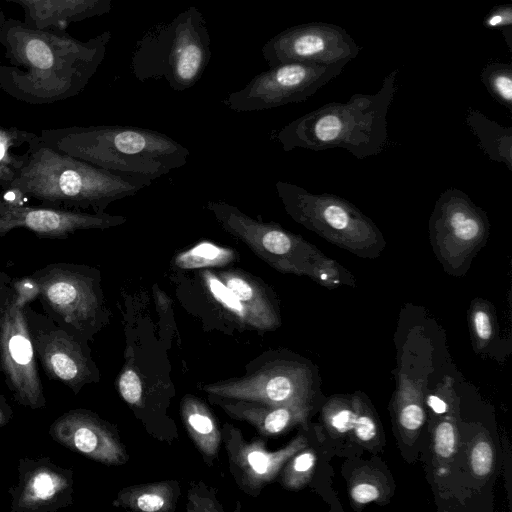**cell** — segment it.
Instances as JSON below:
<instances>
[{"label":"cell","mask_w":512,"mask_h":512,"mask_svg":"<svg viewBox=\"0 0 512 512\" xmlns=\"http://www.w3.org/2000/svg\"><path fill=\"white\" fill-rule=\"evenodd\" d=\"M110 39L109 31L81 41L64 30L35 29L0 8V88L34 105L76 96L101 64Z\"/></svg>","instance_id":"cell-1"},{"label":"cell","mask_w":512,"mask_h":512,"mask_svg":"<svg viewBox=\"0 0 512 512\" xmlns=\"http://www.w3.org/2000/svg\"><path fill=\"white\" fill-rule=\"evenodd\" d=\"M39 136L59 153L150 182L184 166L190 155L167 135L134 126H71L44 129Z\"/></svg>","instance_id":"cell-2"},{"label":"cell","mask_w":512,"mask_h":512,"mask_svg":"<svg viewBox=\"0 0 512 512\" xmlns=\"http://www.w3.org/2000/svg\"><path fill=\"white\" fill-rule=\"evenodd\" d=\"M397 72L391 71L375 94L357 93L345 103H327L291 121L277 131V142L284 151L341 148L357 159L378 155L387 143Z\"/></svg>","instance_id":"cell-3"},{"label":"cell","mask_w":512,"mask_h":512,"mask_svg":"<svg viewBox=\"0 0 512 512\" xmlns=\"http://www.w3.org/2000/svg\"><path fill=\"white\" fill-rule=\"evenodd\" d=\"M150 184L59 153L40 139L9 189L43 206L102 213L112 202L133 196Z\"/></svg>","instance_id":"cell-4"},{"label":"cell","mask_w":512,"mask_h":512,"mask_svg":"<svg viewBox=\"0 0 512 512\" xmlns=\"http://www.w3.org/2000/svg\"><path fill=\"white\" fill-rule=\"evenodd\" d=\"M205 208L222 230L281 273L308 276L330 287L354 280L338 261L277 223L252 218L223 201H208Z\"/></svg>","instance_id":"cell-5"},{"label":"cell","mask_w":512,"mask_h":512,"mask_svg":"<svg viewBox=\"0 0 512 512\" xmlns=\"http://www.w3.org/2000/svg\"><path fill=\"white\" fill-rule=\"evenodd\" d=\"M210 43L204 15L189 7L137 41L132 73L140 81L163 78L173 90L184 91L203 75L211 58Z\"/></svg>","instance_id":"cell-6"},{"label":"cell","mask_w":512,"mask_h":512,"mask_svg":"<svg viewBox=\"0 0 512 512\" xmlns=\"http://www.w3.org/2000/svg\"><path fill=\"white\" fill-rule=\"evenodd\" d=\"M275 188L287 215L329 243L363 259L374 260L383 253V233L353 203L285 181H277Z\"/></svg>","instance_id":"cell-7"},{"label":"cell","mask_w":512,"mask_h":512,"mask_svg":"<svg viewBox=\"0 0 512 512\" xmlns=\"http://www.w3.org/2000/svg\"><path fill=\"white\" fill-rule=\"evenodd\" d=\"M38 297V287L29 276L10 280L0 290V373L13 399L37 410L46 406L25 306Z\"/></svg>","instance_id":"cell-8"},{"label":"cell","mask_w":512,"mask_h":512,"mask_svg":"<svg viewBox=\"0 0 512 512\" xmlns=\"http://www.w3.org/2000/svg\"><path fill=\"white\" fill-rule=\"evenodd\" d=\"M30 277L47 316L81 335L90 336L104 314L101 275L98 269L75 263H51Z\"/></svg>","instance_id":"cell-9"},{"label":"cell","mask_w":512,"mask_h":512,"mask_svg":"<svg viewBox=\"0 0 512 512\" xmlns=\"http://www.w3.org/2000/svg\"><path fill=\"white\" fill-rule=\"evenodd\" d=\"M428 230L432 250L444 271L460 277L487 244L490 221L466 193L451 187L435 202Z\"/></svg>","instance_id":"cell-10"},{"label":"cell","mask_w":512,"mask_h":512,"mask_svg":"<svg viewBox=\"0 0 512 512\" xmlns=\"http://www.w3.org/2000/svg\"><path fill=\"white\" fill-rule=\"evenodd\" d=\"M347 63L279 64L256 75L240 90L228 94L222 103L236 112H253L303 102L338 76Z\"/></svg>","instance_id":"cell-11"},{"label":"cell","mask_w":512,"mask_h":512,"mask_svg":"<svg viewBox=\"0 0 512 512\" xmlns=\"http://www.w3.org/2000/svg\"><path fill=\"white\" fill-rule=\"evenodd\" d=\"M27 303L25 314L36 357L48 378L78 394L96 380L86 338L58 324Z\"/></svg>","instance_id":"cell-12"},{"label":"cell","mask_w":512,"mask_h":512,"mask_svg":"<svg viewBox=\"0 0 512 512\" xmlns=\"http://www.w3.org/2000/svg\"><path fill=\"white\" fill-rule=\"evenodd\" d=\"M360 51L361 47L342 27L311 22L278 33L264 44L262 55L269 67L291 62L330 65L349 62Z\"/></svg>","instance_id":"cell-13"},{"label":"cell","mask_w":512,"mask_h":512,"mask_svg":"<svg viewBox=\"0 0 512 512\" xmlns=\"http://www.w3.org/2000/svg\"><path fill=\"white\" fill-rule=\"evenodd\" d=\"M127 221L122 215L13 203L0 196V237L15 229L39 238L66 239L81 230H106Z\"/></svg>","instance_id":"cell-14"},{"label":"cell","mask_w":512,"mask_h":512,"mask_svg":"<svg viewBox=\"0 0 512 512\" xmlns=\"http://www.w3.org/2000/svg\"><path fill=\"white\" fill-rule=\"evenodd\" d=\"M9 489L12 512H55L73 503L74 474L48 456L22 457Z\"/></svg>","instance_id":"cell-15"},{"label":"cell","mask_w":512,"mask_h":512,"mask_svg":"<svg viewBox=\"0 0 512 512\" xmlns=\"http://www.w3.org/2000/svg\"><path fill=\"white\" fill-rule=\"evenodd\" d=\"M50 437L61 446L94 461L121 464L125 451L109 423L86 409H71L49 427Z\"/></svg>","instance_id":"cell-16"},{"label":"cell","mask_w":512,"mask_h":512,"mask_svg":"<svg viewBox=\"0 0 512 512\" xmlns=\"http://www.w3.org/2000/svg\"><path fill=\"white\" fill-rule=\"evenodd\" d=\"M205 389L232 400L268 405H292L298 395L293 377L276 370H263L245 379L209 385Z\"/></svg>","instance_id":"cell-17"},{"label":"cell","mask_w":512,"mask_h":512,"mask_svg":"<svg viewBox=\"0 0 512 512\" xmlns=\"http://www.w3.org/2000/svg\"><path fill=\"white\" fill-rule=\"evenodd\" d=\"M24 11V23L35 29L64 30L68 25L106 14L111 0H6Z\"/></svg>","instance_id":"cell-18"},{"label":"cell","mask_w":512,"mask_h":512,"mask_svg":"<svg viewBox=\"0 0 512 512\" xmlns=\"http://www.w3.org/2000/svg\"><path fill=\"white\" fill-rule=\"evenodd\" d=\"M216 271L245 308L247 323L258 328H267L275 322L269 290L261 279L233 267H219Z\"/></svg>","instance_id":"cell-19"},{"label":"cell","mask_w":512,"mask_h":512,"mask_svg":"<svg viewBox=\"0 0 512 512\" xmlns=\"http://www.w3.org/2000/svg\"><path fill=\"white\" fill-rule=\"evenodd\" d=\"M40 142L39 134L0 124V186L8 190Z\"/></svg>","instance_id":"cell-20"},{"label":"cell","mask_w":512,"mask_h":512,"mask_svg":"<svg viewBox=\"0 0 512 512\" xmlns=\"http://www.w3.org/2000/svg\"><path fill=\"white\" fill-rule=\"evenodd\" d=\"M465 122L476 136L484 154L512 171L511 127L500 125L474 108L468 109Z\"/></svg>","instance_id":"cell-21"},{"label":"cell","mask_w":512,"mask_h":512,"mask_svg":"<svg viewBox=\"0 0 512 512\" xmlns=\"http://www.w3.org/2000/svg\"><path fill=\"white\" fill-rule=\"evenodd\" d=\"M240 401V400H239ZM227 408L238 417L248 420L266 434H277L284 431L294 420L295 412L292 405H272L271 408L251 406L240 401Z\"/></svg>","instance_id":"cell-22"},{"label":"cell","mask_w":512,"mask_h":512,"mask_svg":"<svg viewBox=\"0 0 512 512\" xmlns=\"http://www.w3.org/2000/svg\"><path fill=\"white\" fill-rule=\"evenodd\" d=\"M237 259V251L205 241L177 254L172 264L180 270H199L225 267Z\"/></svg>","instance_id":"cell-23"},{"label":"cell","mask_w":512,"mask_h":512,"mask_svg":"<svg viewBox=\"0 0 512 512\" xmlns=\"http://www.w3.org/2000/svg\"><path fill=\"white\" fill-rule=\"evenodd\" d=\"M195 399L184 402L183 414L187 427L198 446L207 455H214L218 448L220 435L210 414Z\"/></svg>","instance_id":"cell-24"},{"label":"cell","mask_w":512,"mask_h":512,"mask_svg":"<svg viewBox=\"0 0 512 512\" xmlns=\"http://www.w3.org/2000/svg\"><path fill=\"white\" fill-rule=\"evenodd\" d=\"M481 81L489 94L512 112V66L509 63H489L481 71Z\"/></svg>","instance_id":"cell-25"},{"label":"cell","mask_w":512,"mask_h":512,"mask_svg":"<svg viewBox=\"0 0 512 512\" xmlns=\"http://www.w3.org/2000/svg\"><path fill=\"white\" fill-rule=\"evenodd\" d=\"M284 458L283 452L271 454L256 448H247L245 453L241 452L237 457L239 465L245 469L251 479L257 481L269 479Z\"/></svg>","instance_id":"cell-26"},{"label":"cell","mask_w":512,"mask_h":512,"mask_svg":"<svg viewBox=\"0 0 512 512\" xmlns=\"http://www.w3.org/2000/svg\"><path fill=\"white\" fill-rule=\"evenodd\" d=\"M485 28L501 30L508 49L512 50V5L510 3L494 6L483 19Z\"/></svg>","instance_id":"cell-27"},{"label":"cell","mask_w":512,"mask_h":512,"mask_svg":"<svg viewBox=\"0 0 512 512\" xmlns=\"http://www.w3.org/2000/svg\"><path fill=\"white\" fill-rule=\"evenodd\" d=\"M134 505L145 512L160 511L167 505V494L164 488L149 487L136 494Z\"/></svg>","instance_id":"cell-28"},{"label":"cell","mask_w":512,"mask_h":512,"mask_svg":"<svg viewBox=\"0 0 512 512\" xmlns=\"http://www.w3.org/2000/svg\"><path fill=\"white\" fill-rule=\"evenodd\" d=\"M119 392L129 404H138L142 397V384L138 374L133 369L125 370L118 381Z\"/></svg>","instance_id":"cell-29"},{"label":"cell","mask_w":512,"mask_h":512,"mask_svg":"<svg viewBox=\"0 0 512 512\" xmlns=\"http://www.w3.org/2000/svg\"><path fill=\"white\" fill-rule=\"evenodd\" d=\"M493 452L490 444L479 441L471 451V468L478 476L487 475L492 467Z\"/></svg>","instance_id":"cell-30"},{"label":"cell","mask_w":512,"mask_h":512,"mask_svg":"<svg viewBox=\"0 0 512 512\" xmlns=\"http://www.w3.org/2000/svg\"><path fill=\"white\" fill-rule=\"evenodd\" d=\"M435 451L439 456L450 457L455 452V429L449 422L440 423L435 431Z\"/></svg>","instance_id":"cell-31"},{"label":"cell","mask_w":512,"mask_h":512,"mask_svg":"<svg viewBox=\"0 0 512 512\" xmlns=\"http://www.w3.org/2000/svg\"><path fill=\"white\" fill-rule=\"evenodd\" d=\"M424 422V411L416 404L405 406L400 412V423L407 430H416Z\"/></svg>","instance_id":"cell-32"},{"label":"cell","mask_w":512,"mask_h":512,"mask_svg":"<svg viewBox=\"0 0 512 512\" xmlns=\"http://www.w3.org/2000/svg\"><path fill=\"white\" fill-rule=\"evenodd\" d=\"M357 416L352 410L341 409L332 415L330 424L338 432L344 433L353 430Z\"/></svg>","instance_id":"cell-33"},{"label":"cell","mask_w":512,"mask_h":512,"mask_svg":"<svg viewBox=\"0 0 512 512\" xmlns=\"http://www.w3.org/2000/svg\"><path fill=\"white\" fill-rule=\"evenodd\" d=\"M352 499L359 504H366L379 497L378 489L369 483H360L351 490Z\"/></svg>","instance_id":"cell-34"},{"label":"cell","mask_w":512,"mask_h":512,"mask_svg":"<svg viewBox=\"0 0 512 512\" xmlns=\"http://www.w3.org/2000/svg\"><path fill=\"white\" fill-rule=\"evenodd\" d=\"M353 430L357 438L362 441H369L376 435V425L374 421L365 415L357 416Z\"/></svg>","instance_id":"cell-35"},{"label":"cell","mask_w":512,"mask_h":512,"mask_svg":"<svg viewBox=\"0 0 512 512\" xmlns=\"http://www.w3.org/2000/svg\"><path fill=\"white\" fill-rule=\"evenodd\" d=\"M473 322L478 337L482 340L489 339L492 333V327L488 313L483 309L476 310L473 315Z\"/></svg>","instance_id":"cell-36"},{"label":"cell","mask_w":512,"mask_h":512,"mask_svg":"<svg viewBox=\"0 0 512 512\" xmlns=\"http://www.w3.org/2000/svg\"><path fill=\"white\" fill-rule=\"evenodd\" d=\"M314 455L306 452L297 456L293 461V469L296 472L303 473L310 470L314 465Z\"/></svg>","instance_id":"cell-37"},{"label":"cell","mask_w":512,"mask_h":512,"mask_svg":"<svg viewBox=\"0 0 512 512\" xmlns=\"http://www.w3.org/2000/svg\"><path fill=\"white\" fill-rule=\"evenodd\" d=\"M13 417V410L6 400V398L0 393V427L7 425Z\"/></svg>","instance_id":"cell-38"},{"label":"cell","mask_w":512,"mask_h":512,"mask_svg":"<svg viewBox=\"0 0 512 512\" xmlns=\"http://www.w3.org/2000/svg\"><path fill=\"white\" fill-rule=\"evenodd\" d=\"M427 402L436 413L442 414L447 411V404L437 396H429Z\"/></svg>","instance_id":"cell-39"},{"label":"cell","mask_w":512,"mask_h":512,"mask_svg":"<svg viewBox=\"0 0 512 512\" xmlns=\"http://www.w3.org/2000/svg\"><path fill=\"white\" fill-rule=\"evenodd\" d=\"M11 280V278L3 273V272H0V290Z\"/></svg>","instance_id":"cell-40"}]
</instances>
